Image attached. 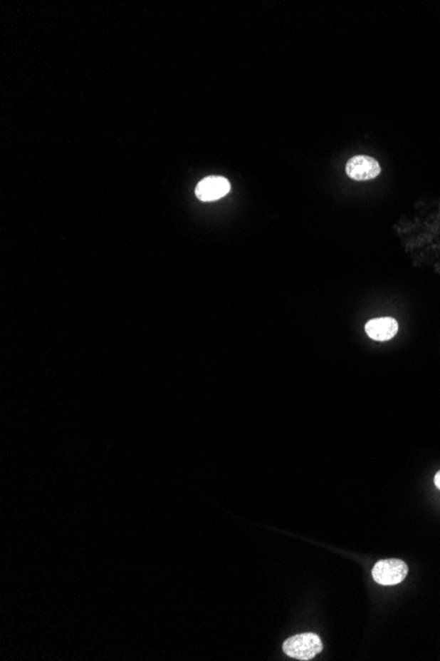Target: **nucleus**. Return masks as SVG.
Returning <instances> with one entry per match:
<instances>
[{"label": "nucleus", "mask_w": 440, "mask_h": 661, "mask_svg": "<svg viewBox=\"0 0 440 661\" xmlns=\"http://www.w3.org/2000/svg\"><path fill=\"white\" fill-rule=\"evenodd\" d=\"M407 573H409L407 565L404 561L394 560V558L379 561L373 566V570H372L373 580L384 586H393V585L401 583L405 580Z\"/></svg>", "instance_id": "2"}, {"label": "nucleus", "mask_w": 440, "mask_h": 661, "mask_svg": "<svg viewBox=\"0 0 440 661\" xmlns=\"http://www.w3.org/2000/svg\"><path fill=\"white\" fill-rule=\"evenodd\" d=\"M231 184L229 180L221 176H210L203 178L195 188V195L203 203H211L223 198L229 193Z\"/></svg>", "instance_id": "4"}, {"label": "nucleus", "mask_w": 440, "mask_h": 661, "mask_svg": "<svg viewBox=\"0 0 440 661\" xmlns=\"http://www.w3.org/2000/svg\"><path fill=\"white\" fill-rule=\"evenodd\" d=\"M345 173L347 176L351 177L356 181H368V180H373L379 176L381 173V167L377 160L365 156V155H360V156H355L347 163Z\"/></svg>", "instance_id": "3"}, {"label": "nucleus", "mask_w": 440, "mask_h": 661, "mask_svg": "<svg viewBox=\"0 0 440 661\" xmlns=\"http://www.w3.org/2000/svg\"><path fill=\"white\" fill-rule=\"evenodd\" d=\"M365 332L373 341H389L398 333V322L394 318H373L367 322Z\"/></svg>", "instance_id": "5"}, {"label": "nucleus", "mask_w": 440, "mask_h": 661, "mask_svg": "<svg viewBox=\"0 0 440 661\" xmlns=\"http://www.w3.org/2000/svg\"><path fill=\"white\" fill-rule=\"evenodd\" d=\"M322 650L323 643L315 634L295 635L283 643V652L297 660L314 659Z\"/></svg>", "instance_id": "1"}, {"label": "nucleus", "mask_w": 440, "mask_h": 661, "mask_svg": "<svg viewBox=\"0 0 440 661\" xmlns=\"http://www.w3.org/2000/svg\"><path fill=\"white\" fill-rule=\"evenodd\" d=\"M434 482H435V486H436V487H438V488H439L440 490V471H438V473H436V476H435V479H434Z\"/></svg>", "instance_id": "6"}]
</instances>
